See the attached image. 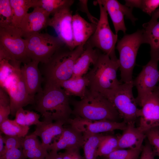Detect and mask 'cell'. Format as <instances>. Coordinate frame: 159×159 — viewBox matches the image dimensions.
<instances>
[{
	"instance_id": "45",
	"label": "cell",
	"mask_w": 159,
	"mask_h": 159,
	"mask_svg": "<svg viewBox=\"0 0 159 159\" xmlns=\"http://www.w3.org/2000/svg\"><path fill=\"white\" fill-rule=\"evenodd\" d=\"M44 159H63L58 152L51 150Z\"/></svg>"
},
{
	"instance_id": "29",
	"label": "cell",
	"mask_w": 159,
	"mask_h": 159,
	"mask_svg": "<svg viewBox=\"0 0 159 159\" xmlns=\"http://www.w3.org/2000/svg\"><path fill=\"white\" fill-rule=\"evenodd\" d=\"M119 137L118 135H105L97 147L96 158L106 156L118 149Z\"/></svg>"
},
{
	"instance_id": "50",
	"label": "cell",
	"mask_w": 159,
	"mask_h": 159,
	"mask_svg": "<svg viewBox=\"0 0 159 159\" xmlns=\"http://www.w3.org/2000/svg\"></svg>"
},
{
	"instance_id": "14",
	"label": "cell",
	"mask_w": 159,
	"mask_h": 159,
	"mask_svg": "<svg viewBox=\"0 0 159 159\" xmlns=\"http://www.w3.org/2000/svg\"><path fill=\"white\" fill-rule=\"evenodd\" d=\"M138 105L141 108L139 127L145 133L159 127V94L155 89Z\"/></svg>"
},
{
	"instance_id": "30",
	"label": "cell",
	"mask_w": 159,
	"mask_h": 159,
	"mask_svg": "<svg viewBox=\"0 0 159 159\" xmlns=\"http://www.w3.org/2000/svg\"><path fill=\"white\" fill-rule=\"evenodd\" d=\"M105 135L100 133L92 134L85 139L83 146L84 159H97L95 157L97 150Z\"/></svg>"
},
{
	"instance_id": "17",
	"label": "cell",
	"mask_w": 159,
	"mask_h": 159,
	"mask_svg": "<svg viewBox=\"0 0 159 159\" xmlns=\"http://www.w3.org/2000/svg\"><path fill=\"white\" fill-rule=\"evenodd\" d=\"M57 138L50 146L49 151L58 152L64 149L83 147L85 140L83 133L75 127L70 125L64 127L62 133Z\"/></svg>"
},
{
	"instance_id": "18",
	"label": "cell",
	"mask_w": 159,
	"mask_h": 159,
	"mask_svg": "<svg viewBox=\"0 0 159 159\" xmlns=\"http://www.w3.org/2000/svg\"><path fill=\"white\" fill-rule=\"evenodd\" d=\"M39 63L31 61L24 64L21 68V75L28 93L34 99L36 95L43 90L41 84L43 79L38 67Z\"/></svg>"
},
{
	"instance_id": "48",
	"label": "cell",
	"mask_w": 159,
	"mask_h": 159,
	"mask_svg": "<svg viewBox=\"0 0 159 159\" xmlns=\"http://www.w3.org/2000/svg\"><path fill=\"white\" fill-rule=\"evenodd\" d=\"M155 90L159 94V85L158 86H157L156 88H155Z\"/></svg>"
},
{
	"instance_id": "13",
	"label": "cell",
	"mask_w": 159,
	"mask_h": 159,
	"mask_svg": "<svg viewBox=\"0 0 159 159\" xmlns=\"http://www.w3.org/2000/svg\"><path fill=\"white\" fill-rule=\"evenodd\" d=\"M67 123L82 132L85 139L92 134L112 132L115 130H123L127 125V124L124 121L119 122L107 120L92 121L78 117L70 118Z\"/></svg>"
},
{
	"instance_id": "20",
	"label": "cell",
	"mask_w": 159,
	"mask_h": 159,
	"mask_svg": "<svg viewBox=\"0 0 159 159\" xmlns=\"http://www.w3.org/2000/svg\"><path fill=\"white\" fill-rule=\"evenodd\" d=\"M97 25L88 22L78 14L73 15L72 29L75 48L86 43L95 32Z\"/></svg>"
},
{
	"instance_id": "43",
	"label": "cell",
	"mask_w": 159,
	"mask_h": 159,
	"mask_svg": "<svg viewBox=\"0 0 159 159\" xmlns=\"http://www.w3.org/2000/svg\"><path fill=\"white\" fill-rule=\"evenodd\" d=\"M10 106H0V124L8 119L9 115L11 114Z\"/></svg>"
},
{
	"instance_id": "16",
	"label": "cell",
	"mask_w": 159,
	"mask_h": 159,
	"mask_svg": "<svg viewBox=\"0 0 159 159\" xmlns=\"http://www.w3.org/2000/svg\"><path fill=\"white\" fill-rule=\"evenodd\" d=\"M50 14L42 9L36 7L31 13H28L22 20L19 29L24 39L40 33L49 26Z\"/></svg>"
},
{
	"instance_id": "24",
	"label": "cell",
	"mask_w": 159,
	"mask_h": 159,
	"mask_svg": "<svg viewBox=\"0 0 159 159\" xmlns=\"http://www.w3.org/2000/svg\"><path fill=\"white\" fill-rule=\"evenodd\" d=\"M22 151L24 157L28 159H44L48 154L39 141L37 136L32 133L23 138Z\"/></svg>"
},
{
	"instance_id": "44",
	"label": "cell",
	"mask_w": 159,
	"mask_h": 159,
	"mask_svg": "<svg viewBox=\"0 0 159 159\" xmlns=\"http://www.w3.org/2000/svg\"><path fill=\"white\" fill-rule=\"evenodd\" d=\"M125 5L126 6L133 9L134 7H136L140 9L142 0H130L125 1Z\"/></svg>"
},
{
	"instance_id": "39",
	"label": "cell",
	"mask_w": 159,
	"mask_h": 159,
	"mask_svg": "<svg viewBox=\"0 0 159 159\" xmlns=\"http://www.w3.org/2000/svg\"><path fill=\"white\" fill-rule=\"evenodd\" d=\"M80 149L78 148H72L59 153L63 159H83L80 154Z\"/></svg>"
},
{
	"instance_id": "23",
	"label": "cell",
	"mask_w": 159,
	"mask_h": 159,
	"mask_svg": "<svg viewBox=\"0 0 159 159\" xmlns=\"http://www.w3.org/2000/svg\"><path fill=\"white\" fill-rule=\"evenodd\" d=\"M145 43L150 45L151 60L159 61V21L145 23L143 24Z\"/></svg>"
},
{
	"instance_id": "6",
	"label": "cell",
	"mask_w": 159,
	"mask_h": 159,
	"mask_svg": "<svg viewBox=\"0 0 159 159\" xmlns=\"http://www.w3.org/2000/svg\"><path fill=\"white\" fill-rule=\"evenodd\" d=\"M5 59L23 64L31 61L28 57L25 39L19 28L12 25L0 27V60Z\"/></svg>"
},
{
	"instance_id": "49",
	"label": "cell",
	"mask_w": 159,
	"mask_h": 159,
	"mask_svg": "<svg viewBox=\"0 0 159 159\" xmlns=\"http://www.w3.org/2000/svg\"><path fill=\"white\" fill-rule=\"evenodd\" d=\"M103 158H101V159H104V158H103V157H102ZM97 159H98V158H97Z\"/></svg>"
},
{
	"instance_id": "21",
	"label": "cell",
	"mask_w": 159,
	"mask_h": 159,
	"mask_svg": "<svg viewBox=\"0 0 159 159\" xmlns=\"http://www.w3.org/2000/svg\"><path fill=\"white\" fill-rule=\"evenodd\" d=\"M122 134L119 136L118 149L137 148L143 147V142L146 137L145 133L139 127H136L135 123L127 124Z\"/></svg>"
},
{
	"instance_id": "28",
	"label": "cell",
	"mask_w": 159,
	"mask_h": 159,
	"mask_svg": "<svg viewBox=\"0 0 159 159\" xmlns=\"http://www.w3.org/2000/svg\"><path fill=\"white\" fill-rule=\"evenodd\" d=\"M29 126L22 125L14 120L8 119L0 124L1 131L5 135L24 138L26 135Z\"/></svg>"
},
{
	"instance_id": "26",
	"label": "cell",
	"mask_w": 159,
	"mask_h": 159,
	"mask_svg": "<svg viewBox=\"0 0 159 159\" xmlns=\"http://www.w3.org/2000/svg\"><path fill=\"white\" fill-rule=\"evenodd\" d=\"M33 0H10L12 12L11 25L19 28L29 9L33 7Z\"/></svg>"
},
{
	"instance_id": "35",
	"label": "cell",
	"mask_w": 159,
	"mask_h": 159,
	"mask_svg": "<svg viewBox=\"0 0 159 159\" xmlns=\"http://www.w3.org/2000/svg\"><path fill=\"white\" fill-rule=\"evenodd\" d=\"M3 138L5 147L3 154L6 151L9 149L14 148L22 149L21 144L23 138L5 135L3 136Z\"/></svg>"
},
{
	"instance_id": "4",
	"label": "cell",
	"mask_w": 159,
	"mask_h": 159,
	"mask_svg": "<svg viewBox=\"0 0 159 159\" xmlns=\"http://www.w3.org/2000/svg\"><path fill=\"white\" fill-rule=\"evenodd\" d=\"M119 67L118 59L113 60L100 52L92 68L84 75L89 81L88 89L104 96L117 89L122 84L117 78Z\"/></svg>"
},
{
	"instance_id": "41",
	"label": "cell",
	"mask_w": 159,
	"mask_h": 159,
	"mask_svg": "<svg viewBox=\"0 0 159 159\" xmlns=\"http://www.w3.org/2000/svg\"><path fill=\"white\" fill-rule=\"evenodd\" d=\"M87 0H80V10L87 14V16L91 22L97 24L99 19L92 16L88 10L87 4Z\"/></svg>"
},
{
	"instance_id": "40",
	"label": "cell",
	"mask_w": 159,
	"mask_h": 159,
	"mask_svg": "<svg viewBox=\"0 0 159 159\" xmlns=\"http://www.w3.org/2000/svg\"><path fill=\"white\" fill-rule=\"evenodd\" d=\"M155 156L151 145L147 142L143 146L140 159H155Z\"/></svg>"
},
{
	"instance_id": "46",
	"label": "cell",
	"mask_w": 159,
	"mask_h": 159,
	"mask_svg": "<svg viewBox=\"0 0 159 159\" xmlns=\"http://www.w3.org/2000/svg\"><path fill=\"white\" fill-rule=\"evenodd\" d=\"M5 144L3 136L1 133L0 134V156L3 153L4 149Z\"/></svg>"
},
{
	"instance_id": "10",
	"label": "cell",
	"mask_w": 159,
	"mask_h": 159,
	"mask_svg": "<svg viewBox=\"0 0 159 159\" xmlns=\"http://www.w3.org/2000/svg\"><path fill=\"white\" fill-rule=\"evenodd\" d=\"M17 67L13 74L0 86L7 93L10 99L11 115H15L17 110L29 104L33 105L34 98L28 93L21 72Z\"/></svg>"
},
{
	"instance_id": "19",
	"label": "cell",
	"mask_w": 159,
	"mask_h": 159,
	"mask_svg": "<svg viewBox=\"0 0 159 159\" xmlns=\"http://www.w3.org/2000/svg\"><path fill=\"white\" fill-rule=\"evenodd\" d=\"M64 123L61 121H54L43 119L37 125L35 131L32 133L40 137L42 144L47 151L53 139L59 136L64 128Z\"/></svg>"
},
{
	"instance_id": "11",
	"label": "cell",
	"mask_w": 159,
	"mask_h": 159,
	"mask_svg": "<svg viewBox=\"0 0 159 159\" xmlns=\"http://www.w3.org/2000/svg\"><path fill=\"white\" fill-rule=\"evenodd\" d=\"M158 63L150 59L133 80L134 86L136 87L138 91L136 98L138 105L155 89L159 82Z\"/></svg>"
},
{
	"instance_id": "25",
	"label": "cell",
	"mask_w": 159,
	"mask_h": 159,
	"mask_svg": "<svg viewBox=\"0 0 159 159\" xmlns=\"http://www.w3.org/2000/svg\"><path fill=\"white\" fill-rule=\"evenodd\" d=\"M89 84V81L85 76L71 78L61 83L60 87L69 96H74L82 99L85 95Z\"/></svg>"
},
{
	"instance_id": "1",
	"label": "cell",
	"mask_w": 159,
	"mask_h": 159,
	"mask_svg": "<svg viewBox=\"0 0 159 159\" xmlns=\"http://www.w3.org/2000/svg\"><path fill=\"white\" fill-rule=\"evenodd\" d=\"M33 105L44 119L65 124L72 114L69 96L60 86L45 85L42 91L35 95Z\"/></svg>"
},
{
	"instance_id": "7",
	"label": "cell",
	"mask_w": 159,
	"mask_h": 159,
	"mask_svg": "<svg viewBox=\"0 0 159 159\" xmlns=\"http://www.w3.org/2000/svg\"><path fill=\"white\" fill-rule=\"evenodd\" d=\"M133 80L121 84L116 90L105 96L113 105L121 118L127 124L135 123L141 115V109L138 107L133 95Z\"/></svg>"
},
{
	"instance_id": "37",
	"label": "cell",
	"mask_w": 159,
	"mask_h": 159,
	"mask_svg": "<svg viewBox=\"0 0 159 159\" xmlns=\"http://www.w3.org/2000/svg\"><path fill=\"white\" fill-rule=\"evenodd\" d=\"M39 115L32 111L25 110L24 118V125L29 126L32 125H37L41 121L39 120Z\"/></svg>"
},
{
	"instance_id": "47",
	"label": "cell",
	"mask_w": 159,
	"mask_h": 159,
	"mask_svg": "<svg viewBox=\"0 0 159 159\" xmlns=\"http://www.w3.org/2000/svg\"><path fill=\"white\" fill-rule=\"evenodd\" d=\"M159 18V8L156 10L152 16V18L150 21L151 22H155L157 21Z\"/></svg>"
},
{
	"instance_id": "34",
	"label": "cell",
	"mask_w": 159,
	"mask_h": 159,
	"mask_svg": "<svg viewBox=\"0 0 159 159\" xmlns=\"http://www.w3.org/2000/svg\"><path fill=\"white\" fill-rule=\"evenodd\" d=\"M145 134L155 155L159 157V127L149 129Z\"/></svg>"
},
{
	"instance_id": "33",
	"label": "cell",
	"mask_w": 159,
	"mask_h": 159,
	"mask_svg": "<svg viewBox=\"0 0 159 159\" xmlns=\"http://www.w3.org/2000/svg\"><path fill=\"white\" fill-rule=\"evenodd\" d=\"M21 63L13 62L3 59L0 60V84L2 85L14 72L16 67Z\"/></svg>"
},
{
	"instance_id": "31",
	"label": "cell",
	"mask_w": 159,
	"mask_h": 159,
	"mask_svg": "<svg viewBox=\"0 0 159 159\" xmlns=\"http://www.w3.org/2000/svg\"><path fill=\"white\" fill-rule=\"evenodd\" d=\"M142 148L143 147L137 148L118 149L102 157L105 159H138Z\"/></svg>"
},
{
	"instance_id": "9",
	"label": "cell",
	"mask_w": 159,
	"mask_h": 159,
	"mask_svg": "<svg viewBox=\"0 0 159 159\" xmlns=\"http://www.w3.org/2000/svg\"><path fill=\"white\" fill-rule=\"evenodd\" d=\"M25 39L28 57L31 61L45 64L54 53L65 44L57 37L38 33Z\"/></svg>"
},
{
	"instance_id": "15",
	"label": "cell",
	"mask_w": 159,
	"mask_h": 159,
	"mask_svg": "<svg viewBox=\"0 0 159 159\" xmlns=\"http://www.w3.org/2000/svg\"><path fill=\"white\" fill-rule=\"evenodd\" d=\"M100 4L105 9L112 21L116 34L120 31L125 34L127 28L124 18L125 17L134 23L137 20L132 14V9L120 4L116 0H98L94 1L95 5Z\"/></svg>"
},
{
	"instance_id": "3",
	"label": "cell",
	"mask_w": 159,
	"mask_h": 159,
	"mask_svg": "<svg viewBox=\"0 0 159 159\" xmlns=\"http://www.w3.org/2000/svg\"><path fill=\"white\" fill-rule=\"evenodd\" d=\"M72 114L92 121L107 120L117 122L120 118L112 104L100 93L87 89L80 100L72 101Z\"/></svg>"
},
{
	"instance_id": "42",
	"label": "cell",
	"mask_w": 159,
	"mask_h": 159,
	"mask_svg": "<svg viewBox=\"0 0 159 159\" xmlns=\"http://www.w3.org/2000/svg\"><path fill=\"white\" fill-rule=\"evenodd\" d=\"M0 106H10L9 97L6 92L1 87L0 89Z\"/></svg>"
},
{
	"instance_id": "8",
	"label": "cell",
	"mask_w": 159,
	"mask_h": 159,
	"mask_svg": "<svg viewBox=\"0 0 159 159\" xmlns=\"http://www.w3.org/2000/svg\"><path fill=\"white\" fill-rule=\"evenodd\" d=\"M100 16L95 30L85 45L96 48L114 60H118L116 55L115 46L118 36L112 31L109 25L108 13L105 8L100 3Z\"/></svg>"
},
{
	"instance_id": "27",
	"label": "cell",
	"mask_w": 159,
	"mask_h": 159,
	"mask_svg": "<svg viewBox=\"0 0 159 159\" xmlns=\"http://www.w3.org/2000/svg\"><path fill=\"white\" fill-rule=\"evenodd\" d=\"M74 1L73 0H33V7L41 8L52 15L62 8L70 7Z\"/></svg>"
},
{
	"instance_id": "38",
	"label": "cell",
	"mask_w": 159,
	"mask_h": 159,
	"mask_svg": "<svg viewBox=\"0 0 159 159\" xmlns=\"http://www.w3.org/2000/svg\"><path fill=\"white\" fill-rule=\"evenodd\" d=\"M26 158L22 149L14 148L6 151L0 156V159H24Z\"/></svg>"
},
{
	"instance_id": "2",
	"label": "cell",
	"mask_w": 159,
	"mask_h": 159,
	"mask_svg": "<svg viewBox=\"0 0 159 159\" xmlns=\"http://www.w3.org/2000/svg\"><path fill=\"white\" fill-rule=\"evenodd\" d=\"M84 45L71 50L64 45L54 53L47 63L42 64L45 85L60 87L62 82L72 77L74 65L83 52Z\"/></svg>"
},
{
	"instance_id": "12",
	"label": "cell",
	"mask_w": 159,
	"mask_h": 159,
	"mask_svg": "<svg viewBox=\"0 0 159 159\" xmlns=\"http://www.w3.org/2000/svg\"><path fill=\"white\" fill-rule=\"evenodd\" d=\"M70 7L61 9L52 14L49 26L52 27L58 37L71 50L75 49L73 39L72 20L73 15Z\"/></svg>"
},
{
	"instance_id": "32",
	"label": "cell",
	"mask_w": 159,
	"mask_h": 159,
	"mask_svg": "<svg viewBox=\"0 0 159 159\" xmlns=\"http://www.w3.org/2000/svg\"><path fill=\"white\" fill-rule=\"evenodd\" d=\"M12 12L10 0H0V27L11 25Z\"/></svg>"
},
{
	"instance_id": "36",
	"label": "cell",
	"mask_w": 159,
	"mask_h": 159,
	"mask_svg": "<svg viewBox=\"0 0 159 159\" xmlns=\"http://www.w3.org/2000/svg\"><path fill=\"white\" fill-rule=\"evenodd\" d=\"M159 6V0H143L140 9L150 16H152Z\"/></svg>"
},
{
	"instance_id": "22",
	"label": "cell",
	"mask_w": 159,
	"mask_h": 159,
	"mask_svg": "<svg viewBox=\"0 0 159 159\" xmlns=\"http://www.w3.org/2000/svg\"><path fill=\"white\" fill-rule=\"evenodd\" d=\"M84 49L74 65L71 78L84 76L89 71L91 65H93L98 59L100 51L96 48L84 45Z\"/></svg>"
},
{
	"instance_id": "5",
	"label": "cell",
	"mask_w": 159,
	"mask_h": 159,
	"mask_svg": "<svg viewBox=\"0 0 159 159\" xmlns=\"http://www.w3.org/2000/svg\"><path fill=\"white\" fill-rule=\"evenodd\" d=\"M145 43L143 30H138L131 34H125L117 43L121 81L124 83L132 81L133 71L138 50Z\"/></svg>"
}]
</instances>
